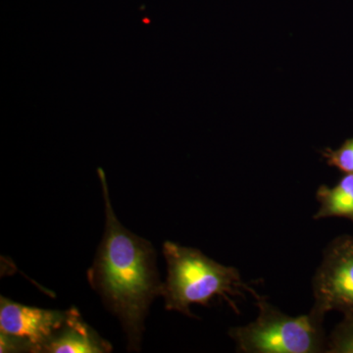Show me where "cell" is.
<instances>
[{
  "label": "cell",
  "mask_w": 353,
  "mask_h": 353,
  "mask_svg": "<svg viewBox=\"0 0 353 353\" xmlns=\"http://www.w3.org/2000/svg\"><path fill=\"white\" fill-rule=\"evenodd\" d=\"M99 178L105 204V230L88 280L109 311L120 320L127 334L128 350L139 352L150 305L161 296L162 282L152 243L123 226L114 212L108 183Z\"/></svg>",
  "instance_id": "6da1fadb"
},
{
  "label": "cell",
  "mask_w": 353,
  "mask_h": 353,
  "mask_svg": "<svg viewBox=\"0 0 353 353\" xmlns=\"http://www.w3.org/2000/svg\"><path fill=\"white\" fill-rule=\"evenodd\" d=\"M163 254L167 278L162 283L161 296L167 310L194 318L190 305L209 306L216 297H220L239 313L232 296L243 297L245 292H250L254 297L259 296L241 280L239 270L218 263L201 250L166 241Z\"/></svg>",
  "instance_id": "7a4b0ae2"
},
{
  "label": "cell",
  "mask_w": 353,
  "mask_h": 353,
  "mask_svg": "<svg viewBox=\"0 0 353 353\" xmlns=\"http://www.w3.org/2000/svg\"><path fill=\"white\" fill-rule=\"evenodd\" d=\"M259 317L254 322L230 330L238 352L245 353H315L326 352L324 316L312 310L292 317L265 299L256 297Z\"/></svg>",
  "instance_id": "3957f363"
},
{
  "label": "cell",
  "mask_w": 353,
  "mask_h": 353,
  "mask_svg": "<svg viewBox=\"0 0 353 353\" xmlns=\"http://www.w3.org/2000/svg\"><path fill=\"white\" fill-rule=\"evenodd\" d=\"M68 310L23 305L0 299V352L43 353L66 323Z\"/></svg>",
  "instance_id": "277c9868"
},
{
  "label": "cell",
  "mask_w": 353,
  "mask_h": 353,
  "mask_svg": "<svg viewBox=\"0 0 353 353\" xmlns=\"http://www.w3.org/2000/svg\"><path fill=\"white\" fill-rule=\"evenodd\" d=\"M312 288L313 312L325 317L336 310L353 316V236L343 234L327 246Z\"/></svg>",
  "instance_id": "5b68a950"
},
{
  "label": "cell",
  "mask_w": 353,
  "mask_h": 353,
  "mask_svg": "<svg viewBox=\"0 0 353 353\" xmlns=\"http://www.w3.org/2000/svg\"><path fill=\"white\" fill-rule=\"evenodd\" d=\"M112 345L85 322L78 309H68L63 328L48 343L43 353H108Z\"/></svg>",
  "instance_id": "8992f818"
},
{
  "label": "cell",
  "mask_w": 353,
  "mask_h": 353,
  "mask_svg": "<svg viewBox=\"0 0 353 353\" xmlns=\"http://www.w3.org/2000/svg\"><path fill=\"white\" fill-rule=\"evenodd\" d=\"M316 197L320 208L314 219L340 217L353 222V174H345L333 188L321 185Z\"/></svg>",
  "instance_id": "52a82bcc"
},
{
  "label": "cell",
  "mask_w": 353,
  "mask_h": 353,
  "mask_svg": "<svg viewBox=\"0 0 353 353\" xmlns=\"http://www.w3.org/2000/svg\"><path fill=\"white\" fill-rule=\"evenodd\" d=\"M326 352L330 353H353V316L336 325L327 339Z\"/></svg>",
  "instance_id": "ba28073f"
},
{
  "label": "cell",
  "mask_w": 353,
  "mask_h": 353,
  "mask_svg": "<svg viewBox=\"0 0 353 353\" xmlns=\"http://www.w3.org/2000/svg\"><path fill=\"white\" fill-rule=\"evenodd\" d=\"M322 155L329 166L345 174H353V138L345 141L336 150L326 148Z\"/></svg>",
  "instance_id": "9c48e42d"
}]
</instances>
